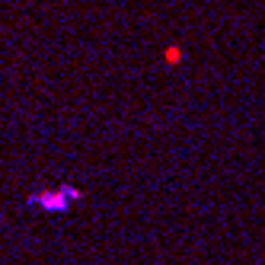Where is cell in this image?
<instances>
[{
  "mask_svg": "<svg viewBox=\"0 0 265 265\" xmlns=\"http://www.w3.org/2000/svg\"><path fill=\"white\" fill-rule=\"evenodd\" d=\"M80 198V192L74 186H61V189H42L35 192V195L29 198V208L35 211H45V214H64L70 204H74Z\"/></svg>",
  "mask_w": 265,
  "mask_h": 265,
  "instance_id": "6da1fadb",
  "label": "cell"
}]
</instances>
